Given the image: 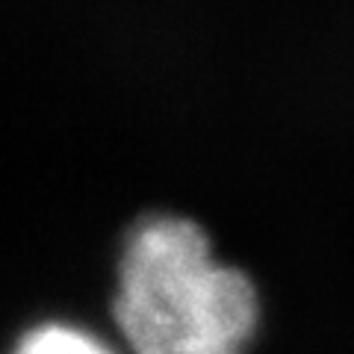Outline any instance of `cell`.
<instances>
[{
  "instance_id": "cell-1",
  "label": "cell",
  "mask_w": 354,
  "mask_h": 354,
  "mask_svg": "<svg viewBox=\"0 0 354 354\" xmlns=\"http://www.w3.org/2000/svg\"><path fill=\"white\" fill-rule=\"evenodd\" d=\"M130 354H245L260 328L257 286L221 263L186 216H148L127 234L113 301Z\"/></svg>"
},
{
  "instance_id": "cell-2",
  "label": "cell",
  "mask_w": 354,
  "mask_h": 354,
  "mask_svg": "<svg viewBox=\"0 0 354 354\" xmlns=\"http://www.w3.org/2000/svg\"><path fill=\"white\" fill-rule=\"evenodd\" d=\"M9 354H121L115 346L74 322H41L27 328Z\"/></svg>"
}]
</instances>
